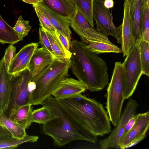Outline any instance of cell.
<instances>
[{"label": "cell", "instance_id": "36", "mask_svg": "<svg viewBox=\"0 0 149 149\" xmlns=\"http://www.w3.org/2000/svg\"><path fill=\"white\" fill-rule=\"evenodd\" d=\"M136 118L137 115L135 114L129 119L126 125L123 135L127 133L132 127L136 122Z\"/></svg>", "mask_w": 149, "mask_h": 149}, {"label": "cell", "instance_id": "16", "mask_svg": "<svg viewBox=\"0 0 149 149\" xmlns=\"http://www.w3.org/2000/svg\"><path fill=\"white\" fill-rule=\"evenodd\" d=\"M12 75L8 72L3 57L0 61V112L4 114L8 104Z\"/></svg>", "mask_w": 149, "mask_h": 149}, {"label": "cell", "instance_id": "28", "mask_svg": "<svg viewBox=\"0 0 149 149\" xmlns=\"http://www.w3.org/2000/svg\"><path fill=\"white\" fill-rule=\"evenodd\" d=\"M139 51L143 74L149 76V42L141 40L139 44Z\"/></svg>", "mask_w": 149, "mask_h": 149}, {"label": "cell", "instance_id": "40", "mask_svg": "<svg viewBox=\"0 0 149 149\" xmlns=\"http://www.w3.org/2000/svg\"><path fill=\"white\" fill-rule=\"evenodd\" d=\"M144 1L147 3L148 5H149V0H143Z\"/></svg>", "mask_w": 149, "mask_h": 149}, {"label": "cell", "instance_id": "27", "mask_svg": "<svg viewBox=\"0 0 149 149\" xmlns=\"http://www.w3.org/2000/svg\"><path fill=\"white\" fill-rule=\"evenodd\" d=\"M42 106V107L33 111L31 116L32 123L35 122L43 125L55 117L46 107Z\"/></svg>", "mask_w": 149, "mask_h": 149}, {"label": "cell", "instance_id": "31", "mask_svg": "<svg viewBox=\"0 0 149 149\" xmlns=\"http://www.w3.org/2000/svg\"><path fill=\"white\" fill-rule=\"evenodd\" d=\"M40 22V26L42 29L49 31L54 32L56 30L48 18L37 8H34Z\"/></svg>", "mask_w": 149, "mask_h": 149}, {"label": "cell", "instance_id": "5", "mask_svg": "<svg viewBox=\"0 0 149 149\" xmlns=\"http://www.w3.org/2000/svg\"><path fill=\"white\" fill-rule=\"evenodd\" d=\"M125 70L123 63L116 61L107 89L106 108L110 120L116 126L121 115L124 97Z\"/></svg>", "mask_w": 149, "mask_h": 149}, {"label": "cell", "instance_id": "19", "mask_svg": "<svg viewBox=\"0 0 149 149\" xmlns=\"http://www.w3.org/2000/svg\"><path fill=\"white\" fill-rule=\"evenodd\" d=\"M32 105L30 104L20 107L9 118L13 121L22 125L26 129L28 128L32 123Z\"/></svg>", "mask_w": 149, "mask_h": 149}, {"label": "cell", "instance_id": "9", "mask_svg": "<svg viewBox=\"0 0 149 149\" xmlns=\"http://www.w3.org/2000/svg\"><path fill=\"white\" fill-rule=\"evenodd\" d=\"M104 0H94L93 17L96 23V29L107 36L114 37L117 42L120 44L118 27L113 23L111 11L104 7Z\"/></svg>", "mask_w": 149, "mask_h": 149}, {"label": "cell", "instance_id": "15", "mask_svg": "<svg viewBox=\"0 0 149 149\" xmlns=\"http://www.w3.org/2000/svg\"><path fill=\"white\" fill-rule=\"evenodd\" d=\"M143 0H132L130 18L134 44L140 43L142 35Z\"/></svg>", "mask_w": 149, "mask_h": 149}, {"label": "cell", "instance_id": "22", "mask_svg": "<svg viewBox=\"0 0 149 149\" xmlns=\"http://www.w3.org/2000/svg\"><path fill=\"white\" fill-rule=\"evenodd\" d=\"M0 120L10 132L13 138L18 139L24 138L27 135L26 129L22 125L12 121L4 114L0 112Z\"/></svg>", "mask_w": 149, "mask_h": 149}, {"label": "cell", "instance_id": "8", "mask_svg": "<svg viewBox=\"0 0 149 149\" xmlns=\"http://www.w3.org/2000/svg\"><path fill=\"white\" fill-rule=\"evenodd\" d=\"M70 26L79 36L82 42L86 44H88L91 41L113 44L108 36L91 26L77 7L76 11L70 20Z\"/></svg>", "mask_w": 149, "mask_h": 149}, {"label": "cell", "instance_id": "29", "mask_svg": "<svg viewBox=\"0 0 149 149\" xmlns=\"http://www.w3.org/2000/svg\"><path fill=\"white\" fill-rule=\"evenodd\" d=\"M31 27L29 25V22L24 20L20 15L13 28L21 41H22L24 37L27 36Z\"/></svg>", "mask_w": 149, "mask_h": 149}, {"label": "cell", "instance_id": "26", "mask_svg": "<svg viewBox=\"0 0 149 149\" xmlns=\"http://www.w3.org/2000/svg\"><path fill=\"white\" fill-rule=\"evenodd\" d=\"M38 42H32L24 46L14 57L10 65L8 72L13 75L19 63L34 48L38 47Z\"/></svg>", "mask_w": 149, "mask_h": 149}, {"label": "cell", "instance_id": "18", "mask_svg": "<svg viewBox=\"0 0 149 149\" xmlns=\"http://www.w3.org/2000/svg\"><path fill=\"white\" fill-rule=\"evenodd\" d=\"M41 3L70 22L76 10L74 0H42Z\"/></svg>", "mask_w": 149, "mask_h": 149}, {"label": "cell", "instance_id": "23", "mask_svg": "<svg viewBox=\"0 0 149 149\" xmlns=\"http://www.w3.org/2000/svg\"><path fill=\"white\" fill-rule=\"evenodd\" d=\"M86 48L90 51L96 54L104 53H122L121 49L113 44H109L98 41H91Z\"/></svg>", "mask_w": 149, "mask_h": 149}, {"label": "cell", "instance_id": "20", "mask_svg": "<svg viewBox=\"0 0 149 149\" xmlns=\"http://www.w3.org/2000/svg\"><path fill=\"white\" fill-rule=\"evenodd\" d=\"M44 30L47 33L55 57L60 59L70 58L72 53L66 50L55 32Z\"/></svg>", "mask_w": 149, "mask_h": 149}, {"label": "cell", "instance_id": "35", "mask_svg": "<svg viewBox=\"0 0 149 149\" xmlns=\"http://www.w3.org/2000/svg\"><path fill=\"white\" fill-rule=\"evenodd\" d=\"M55 33L66 50L70 52L71 43L68 38L57 30L55 31Z\"/></svg>", "mask_w": 149, "mask_h": 149}, {"label": "cell", "instance_id": "39", "mask_svg": "<svg viewBox=\"0 0 149 149\" xmlns=\"http://www.w3.org/2000/svg\"><path fill=\"white\" fill-rule=\"evenodd\" d=\"M23 1L27 3L36 4L42 2V0H22Z\"/></svg>", "mask_w": 149, "mask_h": 149}, {"label": "cell", "instance_id": "3", "mask_svg": "<svg viewBox=\"0 0 149 149\" xmlns=\"http://www.w3.org/2000/svg\"><path fill=\"white\" fill-rule=\"evenodd\" d=\"M55 117L43 125L45 134L51 137L54 144L62 146L72 141L81 140L91 142L71 122L64 112L58 100L51 95L42 102Z\"/></svg>", "mask_w": 149, "mask_h": 149}, {"label": "cell", "instance_id": "6", "mask_svg": "<svg viewBox=\"0 0 149 149\" xmlns=\"http://www.w3.org/2000/svg\"><path fill=\"white\" fill-rule=\"evenodd\" d=\"M32 78L27 68L12 75L9 102L4 114L9 118L20 107L31 104V93L29 91L28 84Z\"/></svg>", "mask_w": 149, "mask_h": 149}, {"label": "cell", "instance_id": "34", "mask_svg": "<svg viewBox=\"0 0 149 149\" xmlns=\"http://www.w3.org/2000/svg\"><path fill=\"white\" fill-rule=\"evenodd\" d=\"M37 48L33 49L21 61L14 71L13 74L19 73L28 68L32 56L35 50Z\"/></svg>", "mask_w": 149, "mask_h": 149}, {"label": "cell", "instance_id": "2", "mask_svg": "<svg viewBox=\"0 0 149 149\" xmlns=\"http://www.w3.org/2000/svg\"><path fill=\"white\" fill-rule=\"evenodd\" d=\"M86 45L74 39L71 41L72 72L87 90L99 91L109 84L108 66L104 61L86 48Z\"/></svg>", "mask_w": 149, "mask_h": 149}, {"label": "cell", "instance_id": "13", "mask_svg": "<svg viewBox=\"0 0 149 149\" xmlns=\"http://www.w3.org/2000/svg\"><path fill=\"white\" fill-rule=\"evenodd\" d=\"M86 90V87L79 80L67 77L60 82L52 95L60 100L76 96Z\"/></svg>", "mask_w": 149, "mask_h": 149}, {"label": "cell", "instance_id": "21", "mask_svg": "<svg viewBox=\"0 0 149 149\" xmlns=\"http://www.w3.org/2000/svg\"><path fill=\"white\" fill-rule=\"evenodd\" d=\"M20 41L13 27L5 21L0 14V42L14 45Z\"/></svg>", "mask_w": 149, "mask_h": 149}, {"label": "cell", "instance_id": "17", "mask_svg": "<svg viewBox=\"0 0 149 149\" xmlns=\"http://www.w3.org/2000/svg\"><path fill=\"white\" fill-rule=\"evenodd\" d=\"M55 58L49 52L43 47L37 48L32 56L27 68L32 78L51 63Z\"/></svg>", "mask_w": 149, "mask_h": 149}, {"label": "cell", "instance_id": "4", "mask_svg": "<svg viewBox=\"0 0 149 149\" xmlns=\"http://www.w3.org/2000/svg\"><path fill=\"white\" fill-rule=\"evenodd\" d=\"M71 66L70 58L60 59L55 57L52 62L38 74L32 78L36 88L31 93V103L42 105L52 95L60 82L68 76Z\"/></svg>", "mask_w": 149, "mask_h": 149}, {"label": "cell", "instance_id": "24", "mask_svg": "<svg viewBox=\"0 0 149 149\" xmlns=\"http://www.w3.org/2000/svg\"><path fill=\"white\" fill-rule=\"evenodd\" d=\"M38 138V136L27 134L24 138L21 139L12 137L0 136V149L14 148L24 143L36 142Z\"/></svg>", "mask_w": 149, "mask_h": 149}, {"label": "cell", "instance_id": "25", "mask_svg": "<svg viewBox=\"0 0 149 149\" xmlns=\"http://www.w3.org/2000/svg\"><path fill=\"white\" fill-rule=\"evenodd\" d=\"M76 7L86 18L88 23L94 28L93 17L94 0H74Z\"/></svg>", "mask_w": 149, "mask_h": 149}, {"label": "cell", "instance_id": "38", "mask_svg": "<svg viewBox=\"0 0 149 149\" xmlns=\"http://www.w3.org/2000/svg\"><path fill=\"white\" fill-rule=\"evenodd\" d=\"M104 5L105 7L108 9L112 8L114 6L113 0H104Z\"/></svg>", "mask_w": 149, "mask_h": 149}, {"label": "cell", "instance_id": "11", "mask_svg": "<svg viewBox=\"0 0 149 149\" xmlns=\"http://www.w3.org/2000/svg\"><path fill=\"white\" fill-rule=\"evenodd\" d=\"M133 126L120 138L119 148L124 149L142 140L149 128V112L138 113Z\"/></svg>", "mask_w": 149, "mask_h": 149}, {"label": "cell", "instance_id": "32", "mask_svg": "<svg viewBox=\"0 0 149 149\" xmlns=\"http://www.w3.org/2000/svg\"><path fill=\"white\" fill-rule=\"evenodd\" d=\"M16 48L13 45L10 44L6 49L3 57L8 71L10 64L16 55Z\"/></svg>", "mask_w": 149, "mask_h": 149}, {"label": "cell", "instance_id": "1", "mask_svg": "<svg viewBox=\"0 0 149 149\" xmlns=\"http://www.w3.org/2000/svg\"><path fill=\"white\" fill-rule=\"evenodd\" d=\"M58 100L71 122L91 142L95 143L98 136L111 132L107 112L103 105L94 99L81 94Z\"/></svg>", "mask_w": 149, "mask_h": 149}, {"label": "cell", "instance_id": "7", "mask_svg": "<svg viewBox=\"0 0 149 149\" xmlns=\"http://www.w3.org/2000/svg\"><path fill=\"white\" fill-rule=\"evenodd\" d=\"M140 43H135L131 47L123 63L125 70L124 97H130L135 91L143 75L140 57Z\"/></svg>", "mask_w": 149, "mask_h": 149}, {"label": "cell", "instance_id": "14", "mask_svg": "<svg viewBox=\"0 0 149 149\" xmlns=\"http://www.w3.org/2000/svg\"><path fill=\"white\" fill-rule=\"evenodd\" d=\"M33 6L46 15L56 30L67 37L71 42L72 32L69 21L41 2Z\"/></svg>", "mask_w": 149, "mask_h": 149}, {"label": "cell", "instance_id": "30", "mask_svg": "<svg viewBox=\"0 0 149 149\" xmlns=\"http://www.w3.org/2000/svg\"><path fill=\"white\" fill-rule=\"evenodd\" d=\"M141 40L149 42V5L144 1L143 4L142 35Z\"/></svg>", "mask_w": 149, "mask_h": 149}, {"label": "cell", "instance_id": "33", "mask_svg": "<svg viewBox=\"0 0 149 149\" xmlns=\"http://www.w3.org/2000/svg\"><path fill=\"white\" fill-rule=\"evenodd\" d=\"M39 42L42 47L47 50L55 57L50 42L45 31L41 27L39 28Z\"/></svg>", "mask_w": 149, "mask_h": 149}, {"label": "cell", "instance_id": "10", "mask_svg": "<svg viewBox=\"0 0 149 149\" xmlns=\"http://www.w3.org/2000/svg\"><path fill=\"white\" fill-rule=\"evenodd\" d=\"M138 106L136 101L130 97L116 127L108 137L99 141L101 148H119V142L123 134L126 125L132 116L135 113Z\"/></svg>", "mask_w": 149, "mask_h": 149}, {"label": "cell", "instance_id": "37", "mask_svg": "<svg viewBox=\"0 0 149 149\" xmlns=\"http://www.w3.org/2000/svg\"><path fill=\"white\" fill-rule=\"evenodd\" d=\"M0 136L10 137L11 135L10 132L3 124L0 120Z\"/></svg>", "mask_w": 149, "mask_h": 149}, {"label": "cell", "instance_id": "12", "mask_svg": "<svg viewBox=\"0 0 149 149\" xmlns=\"http://www.w3.org/2000/svg\"><path fill=\"white\" fill-rule=\"evenodd\" d=\"M132 0H124V13L122 24L118 27L123 57L128 54L134 45L130 18V10Z\"/></svg>", "mask_w": 149, "mask_h": 149}]
</instances>
